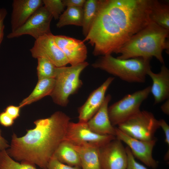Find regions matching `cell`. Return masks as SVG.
<instances>
[{"instance_id":"1","label":"cell","mask_w":169,"mask_h":169,"mask_svg":"<svg viewBox=\"0 0 169 169\" xmlns=\"http://www.w3.org/2000/svg\"><path fill=\"white\" fill-rule=\"evenodd\" d=\"M152 0H104L87 35L95 49L111 54L151 21Z\"/></svg>"},{"instance_id":"2","label":"cell","mask_w":169,"mask_h":169,"mask_svg":"<svg viewBox=\"0 0 169 169\" xmlns=\"http://www.w3.org/2000/svg\"><path fill=\"white\" fill-rule=\"evenodd\" d=\"M70 117L61 111L34 122L35 127L27 130L24 136L13 133L6 151L13 159L21 163L47 169L50 159L64 141Z\"/></svg>"},{"instance_id":"3","label":"cell","mask_w":169,"mask_h":169,"mask_svg":"<svg viewBox=\"0 0 169 169\" xmlns=\"http://www.w3.org/2000/svg\"><path fill=\"white\" fill-rule=\"evenodd\" d=\"M169 30L151 21L132 37L115 52L122 59L154 57L164 64L163 51L169 52Z\"/></svg>"},{"instance_id":"4","label":"cell","mask_w":169,"mask_h":169,"mask_svg":"<svg viewBox=\"0 0 169 169\" xmlns=\"http://www.w3.org/2000/svg\"><path fill=\"white\" fill-rule=\"evenodd\" d=\"M151 59L139 57L122 59L108 54L100 57L92 65L124 81L143 83L148 71L151 69Z\"/></svg>"},{"instance_id":"5","label":"cell","mask_w":169,"mask_h":169,"mask_svg":"<svg viewBox=\"0 0 169 169\" xmlns=\"http://www.w3.org/2000/svg\"><path fill=\"white\" fill-rule=\"evenodd\" d=\"M88 65L85 61L69 67H56L54 85L50 95L54 103L62 107L67 105L69 96L81 86L82 83L79 79L80 75Z\"/></svg>"},{"instance_id":"6","label":"cell","mask_w":169,"mask_h":169,"mask_svg":"<svg viewBox=\"0 0 169 169\" xmlns=\"http://www.w3.org/2000/svg\"><path fill=\"white\" fill-rule=\"evenodd\" d=\"M117 127L128 136L144 141L152 140L160 127L158 120L151 112L140 110L119 124Z\"/></svg>"},{"instance_id":"7","label":"cell","mask_w":169,"mask_h":169,"mask_svg":"<svg viewBox=\"0 0 169 169\" xmlns=\"http://www.w3.org/2000/svg\"><path fill=\"white\" fill-rule=\"evenodd\" d=\"M151 86L127 95L108 108L112 125H118L140 110L142 103L151 93Z\"/></svg>"},{"instance_id":"8","label":"cell","mask_w":169,"mask_h":169,"mask_svg":"<svg viewBox=\"0 0 169 169\" xmlns=\"http://www.w3.org/2000/svg\"><path fill=\"white\" fill-rule=\"evenodd\" d=\"M116 138L113 135L95 133L89 128L87 122H69L64 141L73 145L88 143L100 148Z\"/></svg>"},{"instance_id":"9","label":"cell","mask_w":169,"mask_h":169,"mask_svg":"<svg viewBox=\"0 0 169 169\" xmlns=\"http://www.w3.org/2000/svg\"><path fill=\"white\" fill-rule=\"evenodd\" d=\"M53 18L43 5L38 8L21 27L8 33L9 39L29 35L36 39L45 34L51 33L50 24Z\"/></svg>"},{"instance_id":"10","label":"cell","mask_w":169,"mask_h":169,"mask_svg":"<svg viewBox=\"0 0 169 169\" xmlns=\"http://www.w3.org/2000/svg\"><path fill=\"white\" fill-rule=\"evenodd\" d=\"M54 35L51 33L36 39L30 49L33 57L45 58L57 67L65 66L69 64L65 54L55 43Z\"/></svg>"},{"instance_id":"11","label":"cell","mask_w":169,"mask_h":169,"mask_svg":"<svg viewBox=\"0 0 169 169\" xmlns=\"http://www.w3.org/2000/svg\"><path fill=\"white\" fill-rule=\"evenodd\" d=\"M115 136L127 145L135 157L150 167L154 169L157 167L158 162L153 158L152 154L157 141L155 138L148 141L139 140L128 136L116 127Z\"/></svg>"},{"instance_id":"12","label":"cell","mask_w":169,"mask_h":169,"mask_svg":"<svg viewBox=\"0 0 169 169\" xmlns=\"http://www.w3.org/2000/svg\"><path fill=\"white\" fill-rule=\"evenodd\" d=\"M122 142L116 138L99 148L101 169H126L127 155Z\"/></svg>"},{"instance_id":"13","label":"cell","mask_w":169,"mask_h":169,"mask_svg":"<svg viewBox=\"0 0 169 169\" xmlns=\"http://www.w3.org/2000/svg\"><path fill=\"white\" fill-rule=\"evenodd\" d=\"M54 38L71 65L85 61L87 57V50L83 41L62 35H54Z\"/></svg>"},{"instance_id":"14","label":"cell","mask_w":169,"mask_h":169,"mask_svg":"<svg viewBox=\"0 0 169 169\" xmlns=\"http://www.w3.org/2000/svg\"><path fill=\"white\" fill-rule=\"evenodd\" d=\"M114 79V77H109L91 92L84 103L78 109L79 122H87L95 114L103 102L106 92Z\"/></svg>"},{"instance_id":"15","label":"cell","mask_w":169,"mask_h":169,"mask_svg":"<svg viewBox=\"0 0 169 169\" xmlns=\"http://www.w3.org/2000/svg\"><path fill=\"white\" fill-rule=\"evenodd\" d=\"M43 5L42 0H13L11 18V32L22 25L34 12Z\"/></svg>"},{"instance_id":"16","label":"cell","mask_w":169,"mask_h":169,"mask_svg":"<svg viewBox=\"0 0 169 169\" xmlns=\"http://www.w3.org/2000/svg\"><path fill=\"white\" fill-rule=\"evenodd\" d=\"M111 99L110 95H107L98 111L87 122L89 128L96 133L115 136V127L112 125L108 112V104Z\"/></svg>"},{"instance_id":"17","label":"cell","mask_w":169,"mask_h":169,"mask_svg":"<svg viewBox=\"0 0 169 169\" xmlns=\"http://www.w3.org/2000/svg\"><path fill=\"white\" fill-rule=\"evenodd\" d=\"M152 80L151 93L154 99V104L159 103L167 99L169 97V70L163 64L158 73L153 72L151 69L147 71Z\"/></svg>"},{"instance_id":"18","label":"cell","mask_w":169,"mask_h":169,"mask_svg":"<svg viewBox=\"0 0 169 169\" xmlns=\"http://www.w3.org/2000/svg\"><path fill=\"white\" fill-rule=\"evenodd\" d=\"M69 144L79 154L82 169H101L99 147L88 143Z\"/></svg>"},{"instance_id":"19","label":"cell","mask_w":169,"mask_h":169,"mask_svg":"<svg viewBox=\"0 0 169 169\" xmlns=\"http://www.w3.org/2000/svg\"><path fill=\"white\" fill-rule=\"evenodd\" d=\"M55 84L54 78L43 79L38 80L31 94L23 99L18 105L21 108L37 101L43 97L50 95Z\"/></svg>"},{"instance_id":"20","label":"cell","mask_w":169,"mask_h":169,"mask_svg":"<svg viewBox=\"0 0 169 169\" xmlns=\"http://www.w3.org/2000/svg\"><path fill=\"white\" fill-rule=\"evenodd\" d=\"M104 0H87L84 7L82 33L85 37L97 17Z\"/></svg>"},{"instance_id":"21","label":"cell","mask_w":169,"mask_h":169,"mask_svg":"<svg viewBox=\"0 0 169 169\" xmlns=\"http://www.w3.org/2000/svg\"><path fill=\"white\" fill-rule=\"evenodd\" d=\"M60 162L72 166L81 168L79 156L68 142L63 141L59 145L53 156Z\"/></svg>"},{"instance_id":"22","label":"cell","mask_w":169,"mask_h":169,"mask_svg":"<svg viewBox=\"0 0 169 169\" xmlns=\"http://www.w3.org/2000/svg\"><path fill=\"white\" fill-rule=\"evenodd\" d=\"M150 18L151 21L169 30V5L168 2L152 0Z\"/></svg>"},{"instance_id":"23","label":"cell","mask_w":169,"mask_h":169,"mask_svg":"<svg viewBox=\"0 0 169 169\" xmlns=\"http://www.w3.org/2000/svg\"><path fill=\"white\" fill-rule=\"evenodd\" d=\"M83 9L82 8L69 7L62 13L56 24L58 28L73 25L82 26Z\"/></svg>"},{"instance_id":"24","label":"cell","mask_w":169,"mask_h":169,"mask_svg":"<svg viewBox=\"0 0 169 169\" xmlns=\"http://www.w3.org/2000/svg\"><path fill=\"white\" fill-rule=\"evenodd\" d=\"M0 169H38L36 166L17 161L8 154L6 150H4L0 151Z\"/></svg>"},{"instance_id":"25","label":"cell","mask_w":169,"mask_h":169,"mask_svg":"<svg viewBox=\"0 0 169 169\" xmlns=\"http://www.w3.org/2000/svg\"><path fill=\"white\" fill-rule=\"evenodd\" d=\"M37 68L38 80L48 78H54L56 67L48 60L42 58L37 59Z\"/></svg>"},{"instance_id":"26","label":"cell","mask_w":169,"mask_h":169,"mask_svg":"<svg viewBox=\"0 0 169 169\" xmlns=\"http://www.w3.org/2000/svg\"><path fill=\"white\" fill-rule=\"evenodd\" d=\"M43 6L55 20L59 19L64 11L65 6L62 0H43Z\"/></svg>"},{"instance_id":"27","label":"cell","mask_w":169,"mask_h":169,"mask_svg":"<svg viewBox=\"0 0 169 169\" xmlns=\"http://www.w3.org/2000/svg\"><path fill=\"white\" fill-rule=\"evenodd\" d=\"M125 148L127 155V165L126 169H148L142 165L138 162L135 159L130 148Z\"/></svg>"},{"instance_id":"28","label":"cell","mask_w":169,"mask_h":169,"mask_svg":"<svg viewBox=\"0 0 169 169\" xmlns=\"http://www.w3.org/2000/svg\"><path fill=\"white\" fill-rule=\"evenodd\" d=\"M47 169H81V168L65 164L52 156L49 162Z\"/></svg>"},{"instance_id":"29","label":"cell","mask_w":169,"mask_h":169,"mask_svg":"<svg viewBox=\"0 0 169 169\" xmlns=\"http://www.w3.org/2000/svg\"><path fill=\"white\" fill-rule=\"evenodd\" d=\"M20 108L19 106L11 105L6 107L4 111L15 120L19 116Z\"/></svg>"},{"instance_id":"30","label":"cell","mask_w":169,"mask_h":169,"mask_svg":"<svg viewBox=\"0 0 169 169\" xmlns=\"http://www.w3.org/2000/svg\"><path fill=\"white\" fill-rule=\"evenodd\" d=\"M7 14V11L6 8H0V46L4 37L5 28L4 22Z\"/></svg>"},{"instance_id":"31","label":"cell","mask_w":169,"mask_h":169,"mask_svg":"<svg viewBox=\"0 0 169 169\" xmlns=\"http://www.w3.org/2000/svg\"><path fill=\"white\" fill-rule=\"evenodd\" d=\"M14 120L5 111L0 113V124L6 127L12 125L14 123Z\"/></svg>"},{"instance_id":"32","label":"cell","mask_w":169,"mask_h":169,"mask_svg":"<svg viewBox=\"0 0 169 169\" xmlns=\"http://www.w3.org/2000/svg\"><path fill=\"white\" fill-rule=\"evenodd\" d=\"M86 0H62L65 7L83 8Z\"/></svg>"},{"instance_id":"33","label":"cell","mask_w":169,"mask_h":169,"mask_svg":"<svg viewBox=\"0 0 169 169\" xmlns=\"http://www.w3.org/2000/svg\"><path fill=\"white\" fill-rule=\"evenodd\" d=\"M158 123L160 127H161L164 132L165 138V142L169 145V126L166 121L163 119L158 120Z\"/></svg>"},{"instance_id":"34","label":"cell","mask_w":169,"mask_h":169,"mask_svg":"<svg viewBox=\"0 0 169 169\" xmlns=\"http://www.w3.org/2000/svg\"><path fill=\"white\" fill-rule=\"evenodd\" d=\"M9 146L7 141L2 136L1 130L0 129V151L6 150Z\"/></svg>"},{"instance_id":"35","label":"cell","mask_w":169,"mask_h":169,"mask_svg":"<svg viewBox=\"0 0 169 169\" xmlns=\"http://www.w3.org/2000/svg\"><path fill=\"white\" fill-rule=\"evenodd\" d=\"M162 111L165 114H169V100L167 99L166 102L161 106Z\"/></svg>"}]
</instances>
